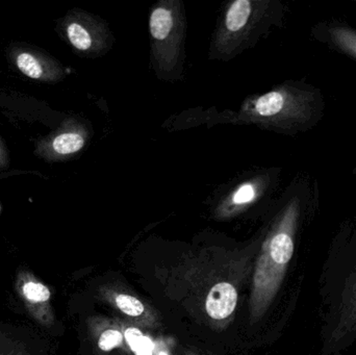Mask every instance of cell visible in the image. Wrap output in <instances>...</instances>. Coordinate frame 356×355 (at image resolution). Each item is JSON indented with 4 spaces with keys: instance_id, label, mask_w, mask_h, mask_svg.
Listing matches in <instances>:
<instances>
[{
    "instance_id": "6da1fadb",
    "label": "cell",
    "mask_w": 356,
    "mask_h": 355,
    "mask_svg": "<svg viewBox=\"0 0 356 355\" xmlns=\"http://www.w3.org/2000/svg\"><path fill=\"white\" fill-rule=\"evenodd\" d=\"M320 355H341L356 342V229L334 240L318 281Z\"/></svg>"
},
{
    "instance_id": "7a4b0ae2",
    "label": "cell",
    "mask_w": 356,
    "mask_h": 355,
    "mask_svg": "<svg viewBox=\"0 0 356 355\" xmlns=\"http://www.w3.org/2000/svg\"><path fill=\"white\" fill-rule=\"evenodd\" d=\"M307 198L296 193L276 215L261 245L255 265L250 297V320L264 318L286 281L296 252L299 229L305 218Z\"/></svg>"
},
{
    "instance_id": "3957f363",
    "label": "cell",
    "mask_w": 356,
    "mask_h": 355,
    "mask_svg": "<svg viewBox=\"0 0 356 355\" xmlns=\"http://www.w3.org/2000/svg\"><path fill=\"white\" fill-rule=\"evenodd\" d=\"M325 110L320 90L302 83H284L263 95L246 99L236 120L286 135L309 131Z\"/></svg>"
},
{
    "instance_id": "277c9868",
    "label": "cell",
    "mask_w": 356,
    "mask_h": 355,
    "mask_svg": "<svg viewBox=\"0 0 356 355\" xmlns=\"http://www.w3.org/2000/svg\"><path fill=\"white\" fill-rule=\"evenodd\" d=\"M270 0H234L224 8L211 40L209 58L229 60L252 45L277 17Z\"/></svg>"
},
{
    "instance_id": "5b68a950",
    "label": "cell",
    "mask_w": 356,
    "mask_h": 355,
    "mask_svg": "<svg viewBox=\"0 0 356 355\" xmlns=\"http://www.w3.org/2000/svg\"><path fill=\"white\" fill-rule=\"evenodd\" d=\"M186 17L181 2L162 0L149 15L152 66L159 79L177 81L184 62Z\"/></svg>"
},
{
    "instance_id": "8992f818",
    "label": "cell",
    "mask_w": 356,
    "mask_h": 355,
    "mask_svg": "<svg viewBox=\"0 0 356 355\" xmlns=\"http://www.w3.org/2000/svg\"><path fill=\"white\" fill-rule=\"evenodd\" d=\"M63 39L79 56L97 58L113 45L112 33L102 19L81 10H72L58 24Z\"/></svg>"
},
{
    "instance_id": "52a82bcc",
    "label": "cell",
    "mask_w": 356,
    "mask_h": 355,
    "mask_svg": "<svg viewBox=\"0 0 356 355\" xmlns=\"http://www.w3.org/2000/svg\"><path fill=\"white\" fill-rule=\"evenodd\" d=\"M15 291L25 311L44 331H54L56 319L51 304V291L33 272L22 269L17 273Z\"/></svg>"
},
{
    "instance_id": "ba28073f",
    "label": "cell",
    "mask_w": 356,
    "mask_h": 355,
    "mask_svg": "<svg viewBox=\"0 0 356 355\" xmlns=\"http://www.w3.org/2000/svg\"><path fill=\"white\" fill-rule=\"evenodd\" d=\"M8 58L24 76L41 83H54L66 76L62 64L42 50L24 45H13Z\"/></svg>"
},
{
    "instance_id": "9c48e42d",
    "label": "cell",
    "mask_w": 356,
    "mask_h": 355,
    "mask_svg": "<svg viewBox=\"0 0 356 355\" xmlns=\"http://www.w3.org/2000/svg\"><path fill=\"white\" fill-rule=\"evenodd\" d=\"M90 139L87 125L71 120L60 131L40 142L38 156L48 162L68 160L81 151Z\"/></svg>"
},
{
    "instance_id": "30bf717a",
    "label": "cell",
    "mask_w": 356,
    "mask_h": 355,
    "mask_svg": "<svg viewBox=\"0 0 356 355\" xmlns=\"http://www.w3.org/2000/svg\"><path fill=\"white\" fill-rule=\"evenodd\" d=\"M0 355H50L45 337L29 327L0 322Z\"/></svg>"
},
{
    "instance_id": "8fae6325",
    "label": "cell",
    "mask_w": 356,
    "mask_h": 355,
    "mask_svg": "<svg viewBox=\"0 0 356 355\" xmlns=\"http://www.w3.org/2000/svg\"><path fill=\"white\" fill-rule=\"evenodd\" d=\"M271 183L270 175H257L238 183L222 199L217 208L218 216L228 218L240 214L261 199Z\"/></svg>"
},
{
    "instance_id": "7c38bea8",
    "label": "cell",
    "mask_w": 356,
    "mask_h": 355,
    "mask_svg": "<svg viewBox=\"0 0 356 355\" xmlns=\"http://www.w3.org/2000/svg\"><path fill=\"white\" fill-rule=\"evenodd\" d=\"M313 35L332 49L356 60V29L353 27L336 22L320 23Z\"/></svg>"
},
{
    "instance_id": "4fadbf2b",
    "label": "cell",
    "mask_w": 356,
    "mask_h": 355,
    "mask_svg": "<svg viewBox=\"0 0 356 355\" xmlns=\"http://www.w3.org/2000/svg\"><path fill=\"white\" fill-rule=\"evenodd\" d=\"M238 292L232 283L222 281L211 288L205 300V311L213 320H225L236 310Z\"/></svg>"
},
{
    "instance_id": "5bb4252c",
    "label": "cell",
    "mask_w": 356,
    "mask_h": 355,
    "mask_svg": "<svg viewBox=\"0 0 356 355\" xmlns=\"http://www.w3.org/2000/svg\"><path fill=\"white\" fill-rule=\"evenodd\" d=\"M124 338L136 355H152L154 346L149 338L144 336L139 329L129 327L125 331Z\"/></svg>"
},
{
    "instance_id": "9a60e30c",
    "label": "cell",
    "mask_w": 356,
    "mask_h": 355,
    "mask_svg": "<svg viewBox=\"0 0 356 355\" xmlns=\"http://www.w3.org/2000/svg\"><path fill=\"white\" fill-rule=\"evenodd\" d=\"M115 306L123 313L129 317L142 316L145 312V306L135 296L127 295V294H117L115 297Z\"/></svg>"
},
{
    "instance_id": "2e32d148",
    "label": "cell",
    "mask_w": 356,
    "mask_h": 355,
    "mask_svg": "<svg viewBox=\"0 0 356 355\" xmlns=\"http://www.w3.org/2000/svg\"><path fill=\"white\" fill-rule=\"evenodd\" d=\"M123 339H124V336L121 331H117V329H106L98 339V348L102 352H112L115 348L122 345Z\"/></svg>"
},
{
    "instance_id": "e0dca14e",
    "label": "cell",
    "mask_w": 356,
    "mask_h": 355,
    "mask_svg": "<svg viewBox=\"0 0 356 355\" xmlns=\"http://www.w3.org/2000/svg\"><path fill=\"white\" fill-rule=\"evenodd\" d=\"M10 166V156L3 141L0 138V169H6Z\"/></svg>"
},
{
    "instance_id": "ac0fdd59",
    "label": "cell",
    "mask_w": 356,
    "mask_h": 355,
    "mask_svg": "<svg viewBox=\"0 0 356 355\" xmlns=\"http://www.w3.org/2000/svg\"><path fill=\"white\" fill-rule=\"evenodd\" d=\"M158 355H169L168 352H164V350H161L160 352H159Z\"/></svg>"
}]
</instances>
